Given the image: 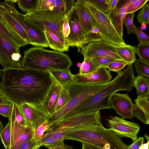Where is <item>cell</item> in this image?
I'll return each instance as SVG.
<instances>
[{"instance_id": "cell-22", "label": "cell", "mask_w": 149, "mask_h": 149, "mask_svg": "<svg viewBox=\"0 0 149 149\" xmlns=\"http://www.w3.org/2000/svg\"><path fill=\"white\" fill-rule=\"evenodd\" d=\"M62 88V86L54 80L45 98L42 105L45 110L49 116L55 112Z\"/></svg>"}, {"instance_id": "cell-45", "label": "cell", "mask_w": 149, "mask_h": 149, "mask_svg": "<svg viewBox=\"0 0 149 149\" xmlns=\"http://www.w3.org/2000/svg\"><path fill=\"white\" fill-rule=\"evenodd\" d=\"M100 68H107L111 62L115 60L114 59L104 57H97L93 58Z\"/></svg>"}, {"instance_id": "cell-31", "label": "cell", "mask_w": 149, "mask_h": 149, "mask_svg": "<svg viewBox=\"0 0 149 149\" xmlns=\"http://www.w3.org/2000/svg\"><path fill=\"white\" fill-rule=\"evenodd\" d=\"M102 13L108 15L111 0H85Z\"/></svg>"}, {"instance_id": "cell-4", "label": "cell", "mask_w": 149, "mask_h": 149, "mask_svg": "<svg viewBox=\"0 0 149 149\" xmlns=\"http://www.w3.org/2000/svg\"><path fill=\"white\" fill-rule=\"evenodd\" d=\"M72 65L69 56L63 52L33 47L24 52L22 68L49 72L70 69Z\"/></svg>"}, {"instance_id": "cell-38", "label": "cell", "mask_w": 149, "mask_h": 149, "mask_svg": "<svg viewBox=\"0 0 149 149\" xmlns=\"http://www.w3.org/2000/svg\"><path fill=\"white\" fill-rule=\"evenodd\" d=\"M138 22L140 24L149 23V5L146 4L139 11L136 17Z\"/></svg>"}, {"instance_id": "cell-48", "label": "cell", "mask_w": 149, "mask_h": 149, "mask_svg": "<svg viewBox=\"0 0 149 149\" xmlns=\"http://www.w3.org/2000/svg\"><path fill=\"white\" fill-rule=\"evenodd\" d=\"M63 32L64 37L67 42V38L70 33V27L67 18L63 25Z\"/></svg>"}, {"instance_id": "cell-1", "label": "cell", "mask_w": 149, "mask_h": 149, "mask_svg": "<svg viewBox=\"0 0 149 149\" xmlns=\"http://www.w3.org/2000/svg\"><path fill=\"white\" fill-rule=\"evenodd\" d=\"M1 94L18 106L42 104L54 80L48 72L21 68L2 70Z\"/></svg>"}, {"instance_id": "cell-26", "label": "cell", "mask_w": 149, "mask_h": 149, "mask_svg": "<svg viewBox=\"0 0 149 149\" xmlns=\"http://www.w3.org/2000/svg\"><path fill=\"white\" fill-rule=\"evenodd\" d=\"M49 72L54 80L62 86L74 82V75L70 69L54 70Z\"/></svg>"}, {"instance_id": "cell-55", "label": "cell", "mask_w": 149, "mask_h": 149, "mask_svg": "<svg viewBox=\"0 0 149 149\" xmlns=\"http://www.w3.org/2000/svg\"><path fill=\"white\" fill-rule=\"evenodd\" d=\"M146 24L144 23H142L141 24L140 29L141 30H144L146 29Z\"/></svg>"}, {"instance_id": "cell-49", "label": "cell", "mask_w": 149, "mask_h": 149, "mask_svg": "<svg viewBox=\"0 0 149 149\" xmlns=\"http://www.w3.org/2000/svg\"><path fill=\"white\" fill-rule=\"evenodd\" d=\"M10 4L9 0H5L3 2L0 1V12H8V8Z\"/></svg>"}, {"instance_id": "cell-12", "label": "cell", "mask_w": 149, "mask_h": 149, "mask_svg": "<svg viewBox=\"0 0 149 149\" xmlns=\"http://www.w3.org/2000/svg\"><path fill=\"white\" fill-rule=\"evenodd\" d=\"M107 121L109 128L119 138H129L133 142L137 139V134L140 129L138 124L117 116H111Z\"/></svg>"}, {"instance_id": "cell-34", "label": "cell", "mask_w": 149, "mask_h": 149, "mask_svg": "<svg viewBox=\"0 0 149 149\" xmlns=\"http://www.w3.org/2000/svg\"><path fill=\"white\" fill-rule=\"evenodd\" d=\"M136 72L139 75L149 78V64L140 59L136 60L134 62Z\"/></svg>"}, {"instance_id": "cell-50", "label": "cell", "mask_w": 149, "mask_h": 149, "mask_svg": "<svg viewBox=\"0 0 149 149\" xmlns=\"http://www.w3.org/2000/svg\"><path fill=\"white\" fill-rule=\"evenodd\" d=\"M82 149H101L93 145L84 142H82Z\"/></svg>"}, {"instance_id": "cell-24", "label": "cell", "mask_w": 149, "mask_h": 149, "mask_svg": "<svg viewBox=\"0 0 149 149\" xmlns=\"http://www.w3.org/2000/svg\"><path fill=\"white\" fill-rule=\"evenodd\" d=\"M44 32L48 47L61 52L69 50L70 47L53 33L46 30Z\"/></svg>"}, {"instance_id": "cell-19", "label": "cell", "mask_w": 149, "mask_h": 149, "mask_svg": "<svg viewBox=\"0 0 149 149\" xmlns=\"http://www.w3.org/2000/svg\"><path fill=\"white\" fill-rule=\"evenodd\" d=\"M132 0L119 1L115 8L110 11L108 15L119 36L123 38V25L126 15V10Z\"/></svg>"}, {"instance_id": "cell-44", "label": "cell", "mask_w": 149, "mask_h": 149, "mask_svg": "<svg viewBox=\"0 0 149 149\" xmlns=\"http://www.w3.org/2000/svg\"><path fill=\"white\" fill-rule=\"evenodd\" d=\"M13 104L8 102L0 105V114L5 118H9L12 111Z\"/></svg>"}, {"instance_id": "cell-36", "label": "cell", "mask_w": 149, "mask_h": 149, "mask_svg": "<svg viewBox=\"0 0 149 149\" xmlns=\"http://www.w3.org/2000/svg\"><path fill=\"white\" fill-rule=\"evenodd\" d=\"M64 140H56L52 138L45 139H42L38 142V149L42 146L47 148L49 147H57L63 146L64 144Z\"/></svg>"}, {"instance_id": "cell-35", "label": "cell", "mask_w": 149, "mask_h": 149, "mask_svg": "<svg viewBox=\"0 0 149 149\" xmlns=\"http://www.w3.org/2000/svg\"><path fill=\"white\" fill-rule=\"evenodd\" d=\"M136 53L140 60L149 64V45L139 43L136 47Z\"/></svg>"}, {"instance_id": "cell-39", "label": "cell", "mask_w": 149, "mask_h": 149, "mask_svg": "<svg viewBox=\"0 0 149 149\" xmlns=\"http://www.w3.org/2000/svg\"><path fill=\"white\" fill-rule=\"evenodd\" d=\"M149 1V0H132L130 4L127 7V14L134 13L141 9Z\"/></svg>"}, {"instance_id": "cell-33", "label": "cell", "mask_w": 149, "mask_h": 149, "mask_svg": "<svg viewBox=\"0 0 149 149\" xmlns=\"http://www.w3.org/2000/svg\"><path fill=\"white\" fill-rule=\"evenodd\" d=\"M11 125L9 121L0 133L1 140L4 148L8 149L10 142Z\"/></svg>"}, {"instance_id": "cell-43", "label": "cell", "mask_w": 149, "mask_h": 149, "mask_svg": "<svg viewBox=\"0 0 149 149\" xmlns=\"http://www.w3.org/2000/svg\"><path fill=\"white\" fill-rule=\"evenodd\" d=\"M135 34L139 43L149 45V36L144 32L139 27L134 25Z\"/></svg>"}, {"instance_id": "cell-6", "label": "cell", "mask_w": 149, "mask_h": 149, "mask_svg": "<svg viewBox=\"0 0 149 149\" xmlns=\"http://www.w3.org/2000/svg\"><path fill=\"white\" fill-rule=\"evenodd\" d=\"M24 15L43 31L46 30L53 33L67 44L63 32V27L67 19L66 16L38 11L28 13Z\"/></svg>"}, {"instance_id": "cell-17", "label": "cell", "mask_w": 149, "mask_h": 149, "mask_svg": "<svg viewBox=\"0 0 149 149\" xmlns=\"http://www.w3.org/2000/svg\"><path fill=\"white\" fill-rule=\"evenodd\" d=\"M109 102L111 108L114 109L122 118L131 119L134 117V104L127 93H114L110 98Z\"/></svg>"}, {"instance_id": "cell-47", "label": "cell", "mask_w": 149, "mask_h": 149, "mask_svg": "<svg viewBox=\"0 0 149 149\" xmlns=\"http://www.w3.org/2000/svg\"><path fill=\"white\" fill-rule=\"evenodd\" d=\"M144 140V137L140 136L130 145L127 146L126 149H139L140 146L143 143Z\"/></svg>"}, {"instance_id": "cell-5", "label": "cell", "mask_w": 149, "mask_h": 149, "mask_svg": "<svg viewBox=\"0 0 149 149\" xmlns=\"http://www.w3.org/2000/svg\"><path fill=\"white\" fill-rule=\"evenodd\" d=\"M110 81L87 84H79L73 82L63 86L68 89L71 100L65 107L49 116L47 120V129L61 120L65 115L78 105L105 87Z\"/></svg>"}, {"instance_id": "cell-27", "label": "cell", "mask_w": 149, "mask_h": 149, "mask_svg": "<svg viewBox=\"0 0 149 149\" xmlns=\"http://www.w3.org/2000/svg\"><path fill=\"white\" fill-rule=\"evenodd\" d=\"M133 84L136 90L137 97L143 98L149 96V78L139 75L134 77Z\"/></svg>"}, {"instance_id": "cell-28", "label": "cell", "mask_w": 149, "mask_h": 149, "mask_svg": "<svg viewBox=\"0 0 149 149\" xmlns=\"http://www.w3.org/2000/svg\"><path fill=\"white\" fill-rule=\"evenodd\" d=\"M0 15L4 20L19 34L29 44H30V40L26 33L20 24L8 12H0Z\"/></svg>"}, {"instance_id": "cell-54", "label": "cell", "mask_w": 149, "mask_h": 149, "mask_svg": "<svg viewBox=\"0 0 149 149\" xmlns=\"http://www.w3.org/2000/svg\"><path fill=\"white\" fill-rule=\"evenodd\" d=\"M8 102L7 101L4 97L0 94V105L6 104Z\"/></svg>"}, {"instance_id": "cell-2", "label": "cell", "mask_w": 149, "mask_h": 149, "mask_svg": "<svg viewBox=\"0 0 149 149\" xmlns=\"http://www.w3.org/2000/svg\"><path fill=\"white\" fill-rule=\"evenodd\" d=\"M134 73L132 64L128 65L107 86L74 108L62 120L81 113L111 108L109 101L114 93L123 90L130 92L132 90Z\"/></svg>"}, {"instance_id": "cell-46", "label": "cell", "mask_w": 149, "mask_h": 149, "mask_svg": "<svg viewBox=\"0 0 149 149\" xmlns=\"http://www.w3.org/2000/svg\"><path fill=\"white\" fill-rule=\"evenodd\" d=\"M38 142L35 141L32 138L22 143L18 149H38Z\"/></svg>"}, {"instance_id": "cell-3", "label": "cell", "mask_w": 149, "mask_h": 149, "mask_svg": "<svg viewBox=\"0 0 149 149\" xmlns=\"http://www.w3.org/2000/svg\"><path fill=\"white\" fill-rule=\"evenodd\" d=\"M64 139L89 143L101 149H126L127 146L110 129L92 125L62 130Z\"/></svg>"}, {"instance_id": "cell-15", "label": "cell", "mask_w": 149, "mask_h": 149, "mask_svg": "<svg viewBox=\"0 0 149 149\" xmlns=\"http://www.w3.org/2000/svg\"><path fill=\"white\" fill-rule=\"evenodd\" d=\"M66 17L70 27V33L67 39V44L70 47H76L80 51L84 46V36L78 15L74 6Z\"/></svg>"}, {"instance_id": "cell-16", "label": "cell", "mask_w": 149, "mask_h": 149, "mask_svg": "<svg viewBox=\"0 0 149 149\" xmlns=\"http://www.w3.org/2000/svg\"><path fill=\"white\" fill-rule=\"evenodd\" d=\"M74 0H39L36 11L67 16L74 7Z\"/></svg>"}, {"instance_id": "cell-56", "label": "cell", "mask_w": 149, "mask_h": 149, "mask_svg": "<svg viewBox=\"0 0 149 149\" xmlns=\"http://www.w3.org/2000/svg\"><path fill=\"white\" fill-rule=\"evenodd\" d=\"M3 123L0 120V133L3 128Z\"/></svg>"}, {"instance_id": "cell-58", "label": "cell", "mask_w": 149, "mask_h": 149, "mask_svg": "<svg viewBox=\"0 0 149 149\" xmlns=\"http://www.w3.org/2000/svg\"><path fill=\"white\" fill-rule=\"evenodd\" d=\"M145 137L146 138L147 141H149V136L148 135H146V134H145Z\"/></svg>"}, {"instance_id": "cell-10", "label": "cell", "mask_w": 149, "mask_h": 149, "mask_svg": "<svg viewBox=\"0 0 149 149\" xmlns=\"http://www.w3.org/2000/svg\"><path fill=\"white\" fill-rule=\"evenodd\" d=\"M118 46L102 39L88 43L80 52L84 58L104 57L123 61L117 53L116 47Z\"/></svg>"}, {"instance_id": "cell-13", "label": "cell", "mask_w": 149, "mask_h": 149, "mask_svg": "<svg viewBox=\"0 0 149 149\" xmlns=\"http://www.w3.org/2000/svg\"><path fill=\"white\" fill-rule=\"evenodd\" d=\"M9 121L10 123L11 135L8 149H18L22 143L33 138L34 129L30 126L19 124L16 120L12 110Z\"/></svg>"}, {"instance_id": "cell-42", "label": "cell", "mask_w": 149, "mask_h": 149, "mask_svg": "<svg viewBox=\"0 0 149 149\" xmlns=\"http://www.w3.org/2000/svg\"><path fill=\"white\" fill-rule=\"evenodd\" d=\"M127 65L123 61L115 60L110 63L106 68L108 69L109 72L113 71L118 73Z\"/></svg>"}, {"instance_id": "cell-57", "label": "cell", "mask_w": 149, "mask_h": 149, "mask_svg": "<svg viewBox=\"0 0 149 149\" xmlns=\"http://www.w3.org/2000/svg\"><path fill=\"white\" fill-rule=\"evenodd\" d=\"M2 75V70H0V77ZM1 82L0 81V94H1Z\"/></svg>"}, {"instance_id": "cell-8", "label": "cell", "mask_w": 149, "mask_h": 149, "mask_svg": "<svg viewBox=\"0 0 149 149\" xmlns=\"http://www.w3.org/2000/svg\"><path fill=\"white\" fill-rule=\"evenodd\" d=\"M101 34L103 39L118 46L126 45L123 38L118 34L111 22L108 15L104 14L84 0Z\"/></svg>"}, {"instance_id": "cell-41", "label": "cell", "mask_w": 149, "mask_h": 149, "mask_svg": "<svg viewBox=\"0 0 149 149\" xmlns=\"http://www.w3.org/2000/svg\"><path fill=\"white\" fill-rule=\"evenodd\" d=\"M47 128V120L45 121L37 128L34 129L33 137L34 140L37 142L39 141L43 136Z\"/></svg>"}, {"instance_id": "cell-29", "label": "cell", "mask_w": 149, "mask_h": 149, "mask_svg": "<svg viewBox=\"0 0 149 149\" xmlns=\"http://www.w3.org/2000/svg\"><path fill=\"white\" fill-rule=\"evenodd\" d=\"M79 68L78 74H84L95 71L100 68L93 58H85Z\"/></svg>"}, {"instance_id": "cell-7", "label": "cell", "mask_w": 149, "mask_h": 149, "mask_svg": "<svg viewBox=\"0 0 149 149\" xmlns=\"http://www.w3.org/2000/svg\"><path fill=\"white\" fill-rule=\"evenodd\" d=\"M10 3L8 12L25 31L30 40V44L35 47H48L44 31L25 15L19 13L13 1L10 0Z\"/></svg>"}, {"instance_id": "cell-25", "label": "cell", "mask_w": 149, "mask_h": 149, "mask_svg": "<svg viewBox=\"0 0 149 149\" xmlns=\"http://www.w3.org/2000/svg\"><path fill=\"white\" fill-rule=\"evenodd\" d=\"M136 49L135 46L126 44L117 46L116 51L118 54L123 61L127 65H130L134 63L136 60Z\"/></svg>"}, {"instance_id": "cell-20", "label": "cell", "mask_w": 149, "mask_h": 149, "mask_svg": "<svg viewBox=\"0 0 149 149\" xmlns=\"http://www.w3.org/2000/svg\"><path fill=\"white\" fill-rule=\"evenodd\" d=\"M74 7L79 16L85 36L96 26L95 21L84 0H78Z\"/></svg>"}, {"instance_id": "cell-37", "label": "cell", "mask_w": 149, "mask_h": 149, "mask_svg": "<svg viewBox=\"0 0 149 149\" xmlns=\"http://www.w3.org/2000/svg\"><path fill=\"white\" fill-rule=\"evenodd\" d=\"M102 39H103L101 34L96 26L85 36L83 42L84 46L89 42L99 41Z\"/></svg>"}, {"instance_id": "cell-51", "label": "cell", "mask_w": 149, "mask_h": 149, "mask_svg": "<svg viewBox=\"0 0 149 149\" xmlns=\"http://www.w3.org/2000/svg\"><path fill=\"white\" fill-rule=\"evenodd\" d=\"M119 1V0H111L109 6V12L115 8Z\"/></svg>"}, {"instance_id": "cell-18", "label": "cell", "mask_w": 149, "mask_h": 149, "mask_svg": "<svg viewBox=\"0 0 149 149\" xmlns=\"http://www.w3.org/2000/svg\"><path fill=\"white\" fill-rule=\"evenodd\" d=\"M112 78V76L107 68L102 67L90 73L74 75V82L79 84L104 83L110 81Z\"/></svg>"}, {"instance_id": "cell-9", "label": "cell", "mask_w": 149, "mask_h": 149, "mask_svg": "<svg viewBox=\"0 0 149 149\" xmlns=\"http://www.w3.org/2000/svg\"><path fill=\"white\" fill-rule=\"evenodd\" d=\"M102 125L100 111L81 113L61 120L49 127L46 132L88 125Z\"/></svg>"}, {"instance_id": "cell-30", "label": "cell", "mask_w": 149, "mask_h": 149, "mask_svg": "<svg viewBox=\"0 0 149 149\" xmlns=\"http://www.w3.org/2000/svg\"><path fill=\"white\" fill-rule=\"evenodd\" d=\"M39 0H18L17 3L18 8L23 13H26L38 10Z\"/></svg>"}, {"instance_id": "cell-14", "label": "cell", "mask_w": 149, "mask_h": 149, "mask_svg": "<svg viewBox=\"0 0 149 149\" xmlns=\"http://www.w3.org/2000/svg\"><path fill=\"white\" fill-rule=\"evenodd\" d=\"M19 106L29 125L34 129L47 120L49 116L42 104L25 102Z\"/></svg>"}, {"instance_id": "cell-21", "label": "cell", "mask_w": 149, "mask_h": 149, "mask_svg": "<svg viewBox=\"0 0 149 149\" xmlns=\"http://www.w3.org/2000/svg\"><path fill=\"white\" fill-rule=\"evenodd\" d=\"M0 33L15 47L20 49L21 47L29 45L14 29L7 23L0 15Z\"/></svg>"}, {"instance_id": "cell-52", "label": "cell", "mask_w": 149, "mask_h": 149, "mask_svg": "<svg viewBox=\"0 0 149 149\" xmlns=\"http://www.w3.org/2000/svg\"><path fill=\"white\" fill-rule=\"evenodd\" d=\"M49 149H72V146L64 144L63 146L57 147H49Z\"/></svg>"}, {"instance_id": "cell-40", "label": "cell", "mask_w": 149, "mask_h": 149, "mask_svg": "<svg viewBox=\"0 0 149 149\" xmlns=\"http://www.w3.org/2000/svg\"><path fill=\"white\" fill-rule=\"evenodd\" d=\"M134 16V13L127 14L124 19V23L126 27L128 35L131 33L135 34L134 25L133 23Z\"/></svg>"}, {"instance_id": "cell-23", "label": "cell", "mask_w": 149, "mask_h": 149, "mask_svg": "<svg viewBox=\"0 0 149 149\" xmlns=\"http://www.w3.org/2000/svg\"><path fill=\"white\" fill-rule=\"evenodd\" d=\"M133 108L134 116L145 124H149V96L143 98L137 97L134 100Z\"/></svg>"}, {"instance_id": "cell-11", "label": "cell", "mask_w": 149, "mask_h": 149, "mask_svg": "<svg viewBox=\"0 0 149 149\" xmlns=\"http://www.w3.org/2000/svg\"><path fill=\"white\" fill-rule=\"evenodd\" d=\"M22 55L0 33V63L4 69L22 68Z\"/></svg>"}, {"instance_id": "cell-53", "label": "cell", "mask_w": 149, "mask_h": 149, "mask_svg": "<svg viewBox=\"0 0 149 149\" xmlns=\"http://www.w3.org/2000/svg\"><path fill=\"white\" fill-rule=\"evenodd\" d=\"M149 141L141 145L139 148V149H149Z\"/></svg>"}, {"instance_id": "cell-32", "label": "cell", "mask_w": 149, "mask_h": 149, "mask_svg": "<svg viewBox=\"0 0 149 149\" xmlns=\"http://www.w3.org/2000/svg\"><path fill=\"white\" fill-rule=\"evenodd\" d=\"M71 99V97L68 89L62 86L56 107L55 112L66 105Z\"/></svg>"}]
</instances>
